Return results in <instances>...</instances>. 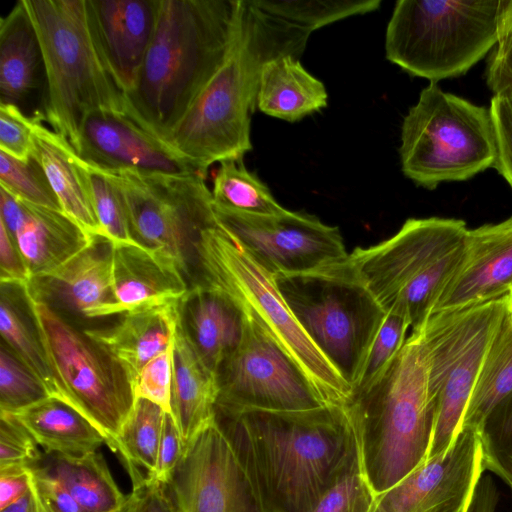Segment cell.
<instances>
[{
  "label": "cell",
  "instance_id": "37",
  "mask_svg": "<svg viewBox=\"0 0 512 512\" xmlns=\"http://www.w3.org/2000/svg\"><path fill=\"white\" fill-rule=\"evenodd\" d=\"M83 163L103 237L109 239L114 246H143L133 235L125 201L118 186L101 170L84 161Z\"/></svg>",
  "mask_w": 512,
  "mask_h": 512
},
{
  "label": "cell",
  "instance_id": "36",
  "mask_svg": "<svg viewBox=\"0 0 512 512\" xmlns=\"http://www.w3.org/2000/svg\"><path fill=\"white\" fill-rule=\"evenodd\" d=\"M409 327L410 321L404 314L396 310L385 311L352 383V396L371 386L384 373L402 349Z\"/></svg>",
  "mask_w": 512,
  "mask_h": 512
},
{
  "label": "cell",
  "instance_id": "32",
  "mask_svg": "<svg viewBox=\"0 0 512 512\" xmlns=\"http://www.w3.org/2000/svg\"><path fill=\"white\" fill-rule=\"evenodd\" d=\"M2 341L57 398L53 376L30 310L24 286L1 283Z\"/></svg>",
  "mask_w": 512,
  "mask_h": 512
},
{
  "label": "cell",
  "instance_id": "48",
  "mask_svg": "<svg viewBox=\"0 0 512 512\" xmlns=\"http://www.w3.org/2000/svg\"><path fill=\"white\" fill-rule=\"evenodd\" d=\"M485 76L494 95H512V32L491 51Z\"/></svg>",
  "mask_w": 512,
  "mask_h": 512
},
{
  "label": "cell",
  "instance_id": "28",
  "mask_svg": "<svg viewBox=\"0 0 512 512\" xmlns=\"http://www.w3.org/2000/svg\"><path fill=\"white\" fill-rule=\"evenodd\" d=\"M327 100L324 84L298 58L279 57L261 70L256 108L266 115L296 122L326 107Z\"/></svg>",
  "mask_w": 512,
  "mask_h": 512
},
{
  "label": "cell",
  "instance_id": "14",
  "mask_svg": "<svg viewBox=\"0 0 512 512\" xmlns=\"http://www.w3.org/2000/svg\"><path fill=\"white\" fill-rule=\"evenodd\" d=\"M244 314L241 341L216 371V410L300 411L325 405L289 355Z\"/></svg>",
  "mask_w": 512,
  "mask_h": 512
},
{
  "label": "cell",
  "instance_id": "44",
  "mask_svg": "<svg viewBox=\"0 0 512 512\" xmlns=\"http://www.w3.org/2000/svg\"><path fill=\"white\" fill-rule=\"evenodd\" d=\"M33 120L19 106L0 103V151L22 161L32 159Z\"/></svg>",
  "mask_w": 512,
  "mask_h": 512
},
{
  "label": "cell",
  "instance_id": "7",
  "mask_svg": "<svg viewBox=\"0 0 512 512\" xmlns=\"http://www.w3.org/2000/svg\"><path fill=\"white\" fill-rule=\"evenodd\" d=\"M511 32L512 0H399L386 28V58L437 83L465 74Z\"/></svg>",
  "mask_w": 512,
  "mask_h": 512
},
{
  "label": "cell",
  "instance_id": "19",
  "mask_svg": "<svg viewBox=\"0 0 512 512\" xmlns=\"http://www.w3.org/2000/svg\"><path fill=\"white\" fill-rule=\"evenodd\" d=\"M114 244L95 236L90 244L58 268L32 277L26 295L56 311L92 319L103 317L114 302Z\"/></svg>",
  "mask_w": 512,
  "mask_h": 512
},
{
  "label": "cell",
  "instance_id": "45",
  "mask_svg": "<svg viewBox=\"0 0 512 512\" xmlns=\"http://www.w3.org/2000/svg\"><path fill=\"white\" fill-rule=\"evenodd\" d=\"M489 109L496 136V159L493 168L512 188V95H494Z\"/></svg>",
  "mask_w": 512,
  "mask_h": 512
},
{
  "label": "cell",
  "instance_id": "6",
  "mask_svg": "<svg viewBox=\"0 0 512 512\" xmlns=\"http://www.w3.org/2000/svg\"><path fill=\"white\" fill-rule=\"evenodd\" d=\"M195 283L223 292L289 355L325 405L347 406L352 387L303 329L273 274L218 225L195 243Z\"/></svg>",
  "mask_w": 512,
  "mask_h": 512
},
{
  "label": "cell",
  "instance_id": "46",
  "mask_svg": "<svg viewBox=\"0 0 512 512\" xmlns=\"http://www.w3.org/2000/svg\"><path fill=\"white\" fill-rule=\"evenodd\" d=\"M184 448V442L172 414L165 413L156 470L151 480L168 485L182 458Z\"/></svg>",
  "mask_w": 512,
  "mask_h": 512
},
{
  "label": "cell",
  "instance_id": "31",
  "mask_svg": "<svg viewBox=\"0 0 512 512\" xmlns=\"http://www.w3.org/2000/svg\"><path fill=\"white\" fill-rule=\"evenodd\" d=\"M56 478L85 512H115L127 501L98 451L82 456L45 453L37 463Z\"/></svg>",
  "mask_w": 512,
  "mask_h": 512
},
{
  "label": "cell",
  "instance_id": "43",
  "mask_svg": "<svg viewBox=\"0 0 512 512\" xmlns=\"http://www.w3.org/2000/svg\"><path fill=\"white\" fill-rule=\"evenodd\" d=\"M174 343L151 359L140 371L134 385L136 400L150 401L171 413Z\"/></svg>",
  "mask_w": 512,
  "mask_h": 512
},
{
  "label": "cell",
  "instance_id": "2",
  "mask_svg": "<svg viewBox=\"0 0 512 512\" xmlns=\"http://www.w3.org/2000/svg\"><path fill=\"white\" fill-rule=\"evenodd\" d=\"M311 34L274 0H239L226 59L166 143L205 176L214 163L242 160L252 149L250 115L256 109L263 66L283 56L298 58Z\"/></svg>",
  "mask_w": 512,
  "mask_h": 512
},
{
  "label": "cell",
  "instance_id": "26",
  "mask_svg": "<svg viewBox=\"0 0 512 512\" xmlns=\"http://www.w3.org/2000/svg\"><path fill=\"white\" fill-rule=\"evenodd\" d=\"M181 322L196 350L213 370L241 341L245 314L221 291L193 286L180 301Z\"/></svg>",
  "mask_w": 512,
  "mask_h": 512
},
{
  "label": "cell",
  "instance_id": "39",
  "mask_svg": "<svg viewBox=\"0 0 512 512\" xmlns=\"http://www.w3.org/2000/svg\"><path fill=\"white\" fill-rule=\"evenodd\" d=\"M51 397L44 384L2 341L0 347V412L14 414Z\"/></svg>",
  "mask_w": 512,
  "mask_h": 512
},
{
  "label": "cell",
  "instance_id": "1",
  "mask_svg": "<svg viewBox=\"0 0 512 512\" xmlns=\"http://www.w3.org/2000/svg\"><path fill=\"white\" fill-rule=\"evenodd\" d=\"M215 422L265 512H312L342 476L361 467L346 406L216 410Z\"/></svg>",
  "mask_w": 512,
  "mask_h": 512
},
{
  "label": "cell",
  "instance_id": "9",
  "mask_svg": "<svg viewBox=\"0 0 512 512\" xmlns=\"http://www.w3.org/2000/svg\"><path fill=\"white\" fill-rule=\"evenodd\" d=\"M399 154L403 174L426 189L470 179L495 163L490 109L430 83L403 119Z\"/></svg>",
  "mask_w": 512,
  "mask_h": 512
},
{
  "label": "cell",
  "instance_id": "27",
  "mask_svg": "<svg viewBox=\"0 0 512 512\" xmlns=\"http://www.w3.org/2000/svg\"><path fill=\"white\" fill-rule=\"evenodd\" d=\"M20 201L25 212L13 239L31 278L58 268L93 240L63 211Z\"/></svg>",
  "mask_w": 512,
  "mask_h": 512
},
{
  "label": "cell",
  "instance_id": "51",
  "mask_svg": "<svg viewBox=\"0 0 512 512\" xmlns=\"http://www.w3.org/2000/svg\"><path fill=\"white\" fill-rule=\"evenodd\" d=\"M30 486L29 467L0 471V510L24 497L30 490Z\"/></svg>",
  "mask_w": 512,
  "mask_h": 512
},
{
  "label": "cell",
  "instance_id": "29",
  "mask_svg": "<svg viewBox=\"0 0 512 512\" xmlns=\"http://www.w3.org/2000/svg\"><path fill=\"white\" fill-rule=\"evenodd\" d=\"M40 64L38 37L20 0L0 21V103L19 106L37 87Z\"/></svg>",
  "mask_w": 512,
  "mask_h": 512
},
{
  "label": "cell",
  "instance_id": "54",
  "mask_svg": "<svg viewBox=\"0 0 512 512\" xmlns=\"http://www.w3.org/2000/svg\"><path fill=\"white\" fill-rule=\"evenodd\" d=\"M135 503H136V494L132 490L130 494H128L127 501L124 503V505L116 510L115 512H134L135 509Z\"/></svg>",
  "mask_w": 512,
  "mask_h": 512
},
{
  "label": "cell",
  "instance_id": "38",
  "mask_svg": "<svg viewBox=\"0 0 512 512\" xmlns=\"http://www.w3.org/2000/svg\"><path fill=\"white\" fill-rule=\"evenodd\" d=\"M479 435L485 470L497 475L512 492V391L489 412Z\"/></svg>",
  "mask_w": 512,
  "mask_h": 512
},
{
  "label": "cell",
  "instance_id": "53",
  "mask_svg": "<svg viewBox=\"0 0 512 512\" xmlns=\"http://www.w3.org/2000/svg\"><path fill=\"white\" fill-rule=\"evenodd\" d=\"M31 476V474H30ZM0 512H50L32 484L28 493L14 504L1 509Z\"/></svg>",
  "mask_w": 512,
  "mask_h": 512
},
{
  "label": "cell",
  "instance_id": "18",
  "mask_svg": "<svg viewBox=\"0 0 512 512\" xmlns=\"http://www.w3.org/2000/svg\"><path fill=\"white\" fill-rule=\"evenodd\" d=\"M75 152L100 170L206 177L189 159L120 112L98 110L89 114Z\"/></svg>",
  "mask_w": 512,
  "mask_h": 512
},
{
  "label": "cell",
  "instance_id": "3",
  "mask_svg": "<svg viewBox=\"0 0 512 512\" xmlns=\"http://www.w3.org/2000/svg\"><path fill=\"white\" fill-rule=\"evenodd\" d=\"M239 0H159L154 35L125 114L166 142L226 59Z\"/></svg>",
  "mask_w": 512,
  "mask_h": 512
},
{
  "label": "cell",
  "instance_id": "15",
  "mask_svg": "<svg viewBox=\"0 0 512 512\" xmlns=\"http://www.w3.org/2000/svg\"><path fill=\"white\" fill-rule=\"evenodd\" d=\"M219 225L265 270L309 272L349 256L337 226L314 215L285 210L274 215L239 212L214 204Z\"/></svg>",
  "mask_w": 512,
  "mask_h": 512
},
{
  "label": "cell",
  "instance_id": "24",
  "mask_svg": "<svg viewBox=\"0 0 512 512\" xmlns=\"http://www.w3.org/2000/svg\"><path fill=\"white\" fill-rule=\"evenodd\" d=\"M32 120V158L45 173L62 211L89 235L103 236L83 161L64 137L43 124L39 114Z\"/></svg>",
  "mask_w": 512,
  "mask_h": 512
},
{
  "label": "cell",
  "instance_id": "13",
  "mask_svg": "<svg viewBox=\"0 0 512 512\" xmlns=\"http://www.w3.org/2000/svg\"><path fill=\"white\" fill-rule=\"evenodd\" d=\"M101 171L120 189L135 239L171 256L193 286L195 243L204 229L218 225L206 177Z\"/></svg>",
  "mask_w": 512,
  "mask_h": 512
},
{
  "label": "cell",
  "instance_id": "16",
  "mask_svg": "<svg viewBox=\"0 0 512 512\" xmlns=\"http://www.w3.org/2000/svg\"><path fill=\"white\" fill-rule=\"evenodd\" d=\"M167 488L177 512H265L215 421L185 446Z\"/></svg>",
  "mask_w": 512,
  "mask_h": 512
},
{
  "label": "cell",
  "instance_id": "49",
  "mask_svg": "<svg viewBox=\"0 0 512 512\" xmlns=\"http://www.w3.org/2000/svg\"><path fill=\"white\" fill-rule=\"evenodd\" d=\"M0 279L1 283L25 286L31 279L17 244L0 221Z\"/></svg>",
  "mask_w": 512,
  "mask_h": 512
},
{
  "label": "cell",
  "instance_id": "55",
  "mask_svg": "<svg viewBox=\"0 0 512 512\" xmlns=\"http://www.w3.org/2000/svg\"><path fill=\"white\" fill-rule=\"evenodd\" d=\"M510 294H511V297H512V287H511V289H510Z\"/></svg>",
  "mask_w": 512,
  "mask_h": 512
},
{
  "label": "cell",
  "instance_id": "4",
  "mask_svg": "<svg viewBox=\"0 0 512 512\" xmlns=\"http://www.w3.org/2000/svg\"><path fill=\"white\" fill-rule=\"evenodd\" d=\"M357 438L361 469L376 494L394 486L428 454L434 408L427 388V357L419 333L368 388L346 406Z\"/></svg>",
  "mask_w": 512,
  "mask_h": 512
},
{
  "label": "cell",
  "instance_id": "35",
  "mask_svg": "<svg viewBox=\"0 0 512 512\" xmlns=\"http://www.w3.org/2000/svg\"><path fill=\"white\" fill-rule=\"evenodd\" d=\"M211 192L214 204L239 212L274 215L286 210L265 183L246 169L242 160L220 163Z\"/></svg>",
  "mask_w": 512,
  "mask_h": 512
},
{
  "label": "cell",
  "instance_id": "41",
  "mask_svg": "<svg viewBox=\"0 0 512 512\" xmlns=\"http://www.w3.org/2000/svg\"><path fill=\"white\" fill-rule=\"evenodd\" d=\"M376 493L358 467L342 476L312 512H370Z\"/></svg>",
  "mask_w": 512,
  "mask_h": 512
},
{
  "label": "cell",
  "instance_id": "20",
  "mask_svg": "<svg viewBox=\"0 0 512 512\" xmlns=\"http://www.w3.org/2000/svg\"><path fill=\"white\" fill-rule=\"evenodd\" d=\"M512 287V217L468 229L463 259L433 313L487 302Z\"/></svg>",
  "mask_w": 512,
  "mask_h": 512
},
{
  "label": "cell",
  "instance_id": "12",
  "mask_svg": "<svg viewBox=\"0 0 512 512\" xmlns=\"http://www.w3.org/2000/svg\"><path fill=\"white\" fill-rule=\"evenodd\" d=\"M512 310L510 292L496 299L430 315L419 333L427 357V388L434 428L425 460L457 436L490 342Z\"/></svg>",
  "mask_w": 512,
  "mask_h": 512
},
{
  "label": "cell",
  "instance_id": "34",
  "mask_svg": "<svg viewBox=\"0 0 512 512\" xmlns=\"http://www.w3.org/2000/svg\"><path fill=\"white\" fill-rule=\"evenodd\" d=\"M165 413L156 404L137 399L121 432L117 454L131 478L133 489L153 479Z\"/></svg>",
  "mask_w": 512,
  "mask_h": 512
},
{
  "label": "cell",
  "instance_id": "25",
  "mask_svg": "<svg viewBox=\"0 0 512 512\" xmlns=\"http://www.w3.org/2000/svg\"><path fill=\"white\" fill-rule=\"evenodd\" d=\"M217 399L216 372L196 350L180 317L174 344L171 414L184 446L215 421Z\"/></svg>",
  "mask_w": 512,
  "mask_h": 512
},
{
  "label": "cell",
  "instance_id": "11",
  "mask_svg": "<svg viewBox=\"0 0 512 512\" xmlns=\"http://www.w3.org/2000/svg\"><path fill=\"white\" fill-rule=\"evenodd\" d=\"M274 277L303 329L352 387L385 311L350 255L309 272Z\"/></svg>",
  "mask_w": 512,
  "mask_h": 512
},
{
  "label": "cell",
  "instance_id": "33",
  "mask_svg": "<svg viewBox=\"0 0 512 512\" xmlns=\"http://www.w3.org/2000/svg\"><path fill=\"white\" fill-rule=\"evenodd\" d=\"M512 391V310L499 324L485 354L461 427L480 430L493 407Z\"/></svg>",
  "mask_w": 512,
  "mask_h": 512
},
{
  "label": "cell",
  "instance_id": "5",
  "mask_svg": "<svg viewBox=\"0 0 512 512\" xmlns=\"http://www.w3.org/2000/svg\"><path fill=\"white\" fill-rule=\"evenodd\" d=\"M42 53L45 96L40 116L76 150L94 111L125 113L123 93L107 66L87 0H23Z\"/></svg>",
  "mask_w": 512,
  "mask_h": 512
},
{
  "label": "cell",
  "instance_id": "23",
  "mask_svg": "<svg viewBox=\"0 0 512 512\" xmlns=\"http://www.w3.org/2000/svg\"><path fill=\"white\" fill-rule=\"evenodd\" d=\"M179 320L180 301L132 310L114 325L84 332L124 367L135 385L142 368L174 343Z\"/></svg>",
  "mask_w": 512,
  "mask_h": 512
},
{
  "label": "cell",
  "instance_id": "40",
  "mask_svg": "<svg viewBox=\"0 0 512 512\" xmlns=\"http://www.w3.org/2000/svg\"><path fill=\"white\" fill-rule=\"evenodd\" d=\"M0 187L19 200L62 211L45 173L33 158L22 161L0 151Z\"/></svg>",
  "mask_w": 512,
  "mask_h": 512
},
{
  "label": "cell",
  "instance_id": "50",
  "mask_svg": "<svg viewBox=\"0 0 512 512\" xmlns=\"http://www.w3.org/2000/svg\"><path fill=\"white\" fill-rule=\"evenodd\" d=\"M133 491L136 494L134 512H177L167 485L150 480Z\"/></svg>",
  "mask_w": 512,
  "mask_h": 512
},
{
  "label": "cell",
  "instance_id": "8",
  "mask_svg": "<svg viewBox=\"0 0 512 512\" xmlns=\"http://www.w3.org/2000/svg\"><path fill=\"white\" fill-rule=\"evenodd\" d=\"M467 232L461 219L410 218L392 237L349 255L383 310L404 314L419 332L463 259Z\"/></svg>",
  "mask_w": 512,
  "mask_h": 512
},
{
  "label": "cell",
  "instance_id": "21",
  "mask_svg": "<svg viewBox=\"0 0 512 512\" xmlns=\"http://www.w3.org/2000/svg\"><path fill=\"white\" fill-rule=\"evenodd\" d=\"M159 0H87L93 31L124 94L135 85L154 35Z\"/></svg>",
  "mask_w": 512,
  "mask_h": 512
},
{
  "label": "cell",
  "instance_id": "22",
  "mask_svg": "<svg viewBox=\"0 0 512 512\" xmlns=\"http://www.w3.org/2000/svg\"><path fill=\"white\" fill-rule=\"evenodd\" d=\"M114 302L103 317L142 307L181 301L191 289L177 262L146 246H114Z\"/></svg>",
  "mask_w": 512,
  "mask_h": 512
},
{
  "label": "cell",
  "instance_id": "17",
  "mask_svg": "<svg viewBox=\"0 0 512 512\" xmlns=\"http://www.w3.org/2000/svg\"><path fill=\"white\" fill-rule=\"evenodd\" d=\"M485 471L479 431L462 427L443 453L376 494L370 512H469Z\"/></svg>",
  "mask_w": 512,
  "mask_h": 512
},
{
  "label": "cell",
  "instance_id": "30",
  "mask_svg": "<svg viewBox=\"0 0 512 512\" xmlns=\"http://www.w3.org/2000/svg\"><path fill=\"white\" fill-rule=\"evenodd\" d=\"M13 415L45 453L82 456L105 444L104 436L94 425L55 397H48Z\"/></svg>",
  "mask_w": 512,
  "mask_h": 512
},
{
  "label": "cell",
  "instance_id": "52",
  "mask_svg": "<svg viewBox=\"0 0 512 512\" xmlns=\"http://www.w3.org/2000/svg\"><path fill=\"white\" fill-rule=\"evenodd\" d=\"M498 492L494 483L488 477H483L469 512H496Z\"/></svg>",
  "mask_w": 512,
  "mask_h": 512
},
{
  "label": "cell",
  "instance_id": "10",
  "mask_svg": "<svg viewBox=\"0 0 512 512\" xmlns=\"http://www.w3.org/2000/svg\"><path fill=\"white\" fill-rule=\"evenodd\" d=\"M27 296V295H26ZM57 398L64 401L118 451L121 432L131 417L136 396L124 367L63 314L27 296Z\"/></svg>",
  "mask_w": 512,
  "mask_h": 512
},
{
  "label": "cell",
  "instance_id": "42",
  "mask_svg": "<svg viewBox=\"0 0 512 512\" xmlns=\"http://www.w3.org/2000/svg\"><path fill=\"white\" fill-rule=\"evenodd\" d=\"M38 446L13 414L0 412V471L34 466L42 459Z\"/></svg>",
  "mask_w": 512,
  "mask_h": 512
},
{
  "label": "cell",
  "instance_id": "47",
  "mask_svg": "<svg viewBox=\"0 0 512 512\" xmlns=\"http://www.w3.org/2000/svg\"><path fill=\"white\" fill-rule=\"evenodd\" d=\"M32 484L50 512H85L67 489L38 464L29 467Z\"/></svg>",
  "mask_w": 512,
  "mask_h": 512
}]
</instances>
